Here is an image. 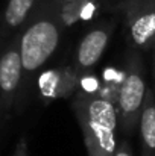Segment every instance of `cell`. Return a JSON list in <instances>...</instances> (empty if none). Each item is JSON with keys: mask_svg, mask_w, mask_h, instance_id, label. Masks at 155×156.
Here are the masks:
<instances>
[{"mask_svg": "<svg viewBox=\"0 0 155 156\" xmlns=\"http://www.w3.org/2000/svg\"><path fill=\"white\" fill-rule=\"evenodd\" d=\"M65 24L55 0H40L26 23L17 32L20 59L23 68L21 87L17 99V109L23 111L31 96L34 80L41 68L58 50Z\"/></svg>", "mask_w": 155, "mask_h": 156, "instance_id": "6da1fadb", "label": "cell"}, {"mask_svg": "<svg viewBox=\"0 0 155 156\" xmlns=\"http://www.w3.org/2000/svg\"><path fill=\"white\" fill-rule=\"evenodd\" d=\"M72 109L81 127L88 156H113L117 147V111L109 99L98 93H78Z\"/></svg>", "mask_w": 155, "mask_h": 156, "instance_id": "7a4b0ae2", "label": "cell"}, {"mask_svg": "<svg viewBox=\"0 0 155 156\" xmlns=\"http://www.w3.org/2000/svg\"><path fill=\"white\" fill-rule=\"evenodd\" d=\"M145 67L140 50L128 47L125 59L123 79L117 93V118L119 126L125 133H132L138 127V120L146 96Z\"/></svg>", "mask_w": 155, "mask_h": 156, "instance_id": "3957f363", "label": "cell"}, {"mask_svg": "<svg viewBox=\"0 0 155 156\" xmlns=\"http://www.w3.org/2000/svg\"><path fill=\"white\" fill-rule=\"evenodd\" d=\"M106 11L122 17L131 49L148 52L155 44V0H119Z\"/></svg>", "mask_w": 155, "mask_h": 156, "instance_id": "277c9868", "label": "cell"}, {"mask_svg": "<svg viewBox=\"0 0 155 156\" xmlns=\"http://www.w3.org/2000/svg\"><path fill=\"white\" fill-rule=\"evenodd\" d=\"M23 79L17 34L0 47V118H5L17 103Z\"/></svg>", "mask_w": 155, "mask_h": 156, "instance_id": "5b68a950", "label": "cell"}, {"mask_svg": "<svg viewBox=\"0 0 155 156\" xmlns=\"http://www.w3.org/2000/svg\"><path fill=\"white\" fill-rule=\"evenodd\" d=\"M116 27H117L116 18H105L96 23L91 29H88L87 34L81 38L75 52V64H73V70L79 76L88 73L101 61L113 38Z\"/></svg>", "mask_w": 155, "mask_h": 156, "instance_id": "8992f818", "label": "cell"}, {"mask_svg": "<svg viewBox=\"0 0 155 156\" xmlns=\"http://www.w3.org/2000/svg\"><path fill=\"white\" fill-rule=\"evenodd\" d=\"M40 0H8L0 20V47L26 23Z\"/></svg>", "mask_w": 155, "mask_h": 156, "instance_id": "52a82bcc", "label": "cell"}, {"mask_svg": "<svg viewBox=\"0 0 155 156\" xmlns=\"http://www.w3.org/2000/svg\"><path fill=\"white\" fill-rule=\"evenodd\" d=\"M79 77L81 76L73 68H56L40 77V90L47 97L67 96L73 93Z\"/></svg>", "mask_w": 155, "mask_h": 156, "instance_id": "ba28073f", "label": "cell"}, {"mask_svg": "<svg viewBox=\"0 0 155 156\" xmlns=\"http://www.w3.org/2000/svg\"><path fill=\"white\" fill-rule=\"evenodd\" d=\"M142 156H155V93L146 91L145 102L138 120Z\"/></svg>", "mask_w": 155, "mask_h": 156, "instance_id": "9c48e42d", "label": "cell"}, {"mask_svg": "<svg viewBox=\"0 0 155 156\" xmlns=\"http://www.w3.org/2000/svg\"><path fill=\"white\" fill-rule=\"evenodd\" d=\"M12 156H29V146H28V138L23 135L20 136V140L17 141L15 144V149H14V153Z\"/></svg>", "mask_w": 155, "mask_h": 156, "instance_id": "30bf717a", "label": "cell"}, {"mask_svg": "<svg viewBox=\"0 0 155 156\" xmlns=\"http://www.w3.org/2000/svg\"><path fill=\"white\" fill-rule=\"evenodd\" d=\"M113 156H132V150H131L128 141H120V144H117Z\"/></svg>", "mask_w": 155, "mask_h": 156, "instance_id": "8fae6325", "label": "cell"}, {"mask_svg": "<svg viewBox=\"0 0 155 156\" xmlns=\"http://www.w3.org/2000/svg\"><path fill=\"white\" fill-rule=\"evenodd\" d=\"M116 2H119V0H99V3H101V8H103L105 11L111 6V5H114Z\"/></svg>", "mask_w": 155, "mask_h": 156, "instance_id": "7c38bea8", "label": "cell"}, {"mask_svg": "<svg viewBox=\"0 0 155 156\" xmlns=\"http://www.w3.org/2000/svg\"><path fill=\"white\" fill-rule=\"evenodd\" d=\"M55 2L58 3V6H59V8H62V6L70 5V3H73V2H76V0H55Z\"/></svg>", "mask_w": 155, "mask_h": 156, "instance_id": "4fadbf2b", "label": "cell"}, {"mask_svg": "<svg viewBox=\"0 0 155 156\" xmlns=\"http://www.w3.org/2000/svg\"><path fill=\"white\" fill-rule=\"evenodd\" d=\"M152 49H154V77H155V44H154Z\"/></svg>", "mask_w": 155, "mask_h": 156, "instance_id": "5bb4252c", "label": "cell"}]
</instances>
